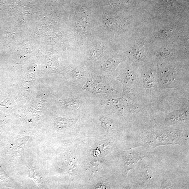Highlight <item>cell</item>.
I'll use <instances>...</instances> for the list:
<instances>
[{"mask_svg":"<svg viewBox=\"0 0 189 189\" xmlns=\"http://www.w3.org/2000/svg\"><path fill=\"white\" fill-rule=\"evenodd\" d=\"M118 80L123 84L124 92H129L134 87V79L132 73L129 70L125 71L123 74L119 77Z\"/></svg>","mask_w":189,"mask_h":189,"instance_id":"1","label":"cell"},{"mask_svg":"<svg viewBox=\"0 0 189 189\" xmlns=\"http://www.w3.org/2000/svg\"><path fill=\"white\" fill-rule=\"evenodd\" d=\"M132 53L137 59L143 60L145 57L144 45L140 44L135 46L133 49Z\"/></svg>","mask_w":189,"mask_h":189,"instance_id":"2","label":"cell"},{"mask_svg":"<svg viewBox=\"0 0 189 189\" xmlns=\"http://www.w3.org/2000/svg\"><path fill=\"white\" fill-rule=\"evenodd\" d=\"M155 82V74L151 72L146 73L144 79V84L146 88L151 89L154 86Z\"/></svg>","mask_w":189,"mask_h":189,"instance_id":"3","label":"cell"},{"mask_svg":"<svg viewBox=\"0 0 189 189\" xmlns=\"http://www.w3.org/2000/svg\"><path fill=\"white\" fill-rule=\"evenodd\" d=\"M174 72L171 71L165 72L161 78V83L163 84V85L164 87L171 85L174 80Z\"/></svg>","mask_w":189,"mask_h":189,"instance_id":"4","label":"cell"},{"mask_svg":"<svg viewBox=\"0 0 189 189\" xmlns=\"http://www.w3.org/2000/svg\"><path fill=\"white\" fill-rule=\"evenodd\" d=\"M126 0H113V1L114 2V4H120L121 3L126 2Z\"/></svg>","mask_w":189,"mask_h":189,"instance_id":"5","label":"cell"},{"mask_svg":"<svg viewBox=\"0 0 189 189\" xmlns=\"http://www.w3.org/2000/svg\"><path fill=\"white\" fill-rule=\"evenodd\" d=\"M171 2L172 4L174 5V4L175 2L177 0H169Z\"/></svg>","mask_w":189,"mask_h":189,"instance_id":"6","label":"cell"}]
</instances>
